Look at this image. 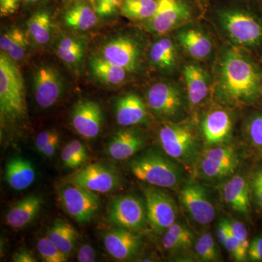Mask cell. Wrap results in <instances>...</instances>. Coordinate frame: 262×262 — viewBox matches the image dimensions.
I'll return each mask as SVG.
<instances>
[{"label":"cell","mask_w":262,"mask_h":262,"mask_svg":"<svg viewBox=\"0 0 262 262\" xmlns=\"http://www.w3.org/2000/svg\"><path fill=\"white\" fill-rule=\"evenodd\" d=\"M43 200L39 194H32L15 203L6 215L7 225L13 229L25 227L32 222L42 208Z\"/></svg>","instance_id":"obj_21"},{"label":"cell","mask_w":262,"mask_h":262,"mask_svg":"<svg viewBox=\"0 0 262 262\" xmlns=\"http://www.w3.org/2000/svg\"><path fill=\"white\" fill-rule=\"evenodd\" d=\"M115 113L117 123L125 127L142 123L147 116L145 103L134 94H127L117 100Z\"/></svg>","instance_id":"obj_19"},{"label":"cell","mask_w":262,"mask_h":262,"mask_svg":"<svg viewBox=\"0 0 262 262\" xmlns=\"http://www.w3.org/2000/svg\"><path fill=\"white\" fill-rule=\"evenodd\" d=\"M261 90L262 91V80H261Z\"/></svg>","instance_id":"obj_53"},{"label":"cell","mask_w":262,"mask_h":262,"mask_svg":"<svg viewBox=\"0 0 262 262\" xmlns=\"http://www.w3.org/2000/svg\"><path fill=\"white\" fill-rule=\"evenodd\" d=\"M130 168L136 178L154 187L173 188L180 180L181 173L177 165L156 152L136 158Z\"/></svg>","instance_id":"obj_3"},{"label":"cell","mask_w":262,"mask_h":262,"mask_svg":"<svg viewBox=\"0 0 262 262\" xmlns=\"http://www.w3.org/2000/svg\"><path fill=\"white\" fill-rule=\"evenodd\" d=\"M21 0H0V14L2 17L9 16L16 13Z\"/></svg>","instance_id":"obj_44"},{"label":"cell","mask_w":262,"mask_h":262,"mask_svg":"<svg viewBox=\"0 0 262 262\" xmlns=\"http://www.w3.org/2000/svg\"><path fill=\"white\" fill-rule=\"evenodd\" d=\"M47 236L63 252L70 255L75 247L78 234L65 221L57 220L48 231Z\"/></svg>","instance_id":"obj_29"},{"label":"cell","mask_w":262,"mask_h":262,"mask_svg":"<svg viewBox=\"0 0 262 262\" xmlns=\"http://www.w3.org/2000/svg\"><path fill=\"white\" fill-rule=\"evenodd\" d=\"M29 41L23 31L20 32L15 42L12 45L8 56L14 61H20L24 59L28 49Z\"/></svg>","instance_id":"obj_37"},{"label":"cell","mask_w":262,"mask_h":262,"mask_svg":"<svg viewBox=\"0 0 262 262\" xmlns=\"http://www.w3.org/2000/svg\"><path fill=\"white\" fill-rule=\"evenodd\" d=\"M21 29L13 27L5 32L0 38V48L4 53H8L12 45L15 42Z\"/></svg>","instance_id":"obj_40"},{"label":"cell","mask_w":262,"mask_h":262,"mask_svg":"<svg viewBox=\"0 0 262 262\" xmlns=\"http://www.w3.org/2000/svg\"><path fill=\"white\" fill-rule=\"evenodd\" d=\"M5 178L12 189L24 190L35 180V169L29 160L21 157H15L7 163Z\"/></svg>","instance_id":"obj_22"},{"label":"cell","mask_w":262,"mask_h":262,"mask_svg":"<svg viewBox=\"0 0 262 262\" xmlns=\"http://www.w3.org/2000/svg\"><path fill=\"white\" fill-rule=\"evenodd\" d=\"M85 42L75 37L66 36L60 39L57 46V55L66 65L77 69L82 63L85 53Z\"/></svg>","instance_id":"obj_28"},{"label":"cell","mask_w":262,"mask_h":262,"mask_svg":"<svg viewBox=\"0 0 262 262\" xmlns=\"http://www.w3.org/2000/svg\"><path fill=\"white\" fill-rule=\"evenodd\" d=\"M144 192L150 227L158 233L165 232L177 220L175 203L168 194L157 187H146Z\"/></svg>","instance_id":"obj_7"},{"label":"cell","mask_w":262,"mask_h":262,"mask_svg":"<svg viewBox=\"0 0 262 262\" xmlns=\"http://www.w3.org/2000/svg\"><path fill=\"white\" fill-rule=\"evenodd\" d=\"M79 262H93L96 260V252L94 248L90 245L84 244L81 246L77 254Z\"/></svg>","instance_id":"obj_46"},{"label":"cell","mask_w":262,"mask_h":262,"mask_svg":"<svg viewBox=\"0 0 262 262\" xmlns=\"http://www.w3.org/2000/svg\"><path fill=\"white\" fill-rule=\"evenodd\" d=\"M40 0H21L25 4H34V3H38Z\"/></svg>","instance_id":"obj_51"},{"label":"cell","mask_w":262,"mask_h":262,"mask_svg":"<svg viewBox=\"0 0 262 262\" xmlns=\"http://www.w3.org/2000/svg\"><path fill=\"white\" fill-rule=\"evenodd\" d=\"M219 77L221 93L232 102H251L261 89V77L256 67L237 48H229L224 53Z\"/></svg>","instance_id":"obj_1"},{"label":"cell","mask_w":262,"mask_h":262,"mask_svg":"<svg viewBox=\"0 0 262 262\" xmlns=\"http://www.w3.org/2000/svg\"><path fill=\"white\" fill-rule=\"evenodd\" d=\"M33 80L34 97L40 107H51L61 97L63 82L56 69L51 66H40L34 72Z\"/></svg>","instance_id":"obj_12"},{"label":"cell","mask_w":262,"mask_h":262,"mask_svg":"<svg viewBox=\"0 0 262 262\" xmlns=\"http://www.w3.org/2000/svg\"><path fill=\"white\" fill-rule=\"evenodd\" d=\"M28 30L37 44L46 45L49 42L52 34V19L47 10H37L29 19Z\"/></svg>","instance_id":"obj_31"},{"label":"cell","mask_w":262,"mask_h":262,"mask_svg":"<svg viewBox=\"0 0 262 262\" xmlns=\"http://www.w3.org/2000/svg\"><path fill=\"white\" fill-rule=\"evenodd\" d=\"M58 144H59V136L51 141V143L42 150L41 154L43 156L46 157V158H51L52 156L54 155L57 149H58Z\"/></svg>","instance_id":"obj_48"},{"label":"cell","mask_w":262,"mask_h":262,"mask_svg":"<svg viewBox=\"0 0 262 262\" xmlns=\"http://www.w3.org/2000/svg\"><path fill=\"white\" fill-rule=\"evenodd\" d=\"M188 98L192 105L201 103L208 96V82L204 71L198 65L189 63L184 67Z\"/></svg>","instance_id":"obj_26"},{"label":"cell","mask_w":262,"mask_h":262,"mask_svg":"<svg viewBox=\"0 0 262 262\" xmlns=\"http://www.w3.org/2000/svg\"><path fill=\"white\" fill-rule=\"evenodd\" d=\"M179 42L189 56L196 59H204L212 51V43L209 37L196 29H183L179 32Z\"/></svg>","instance_id":"obj_25"},{"label":"cell","mask_w":262,"mask_h":262,"mask_svg":"<svg viewBox=\"0 0 262 262\" xmlns=\"http://www.w3.org/2000/svg\"><path fill=\"white\" fill-rule=\"evenodd\" d=\"M248 258L252 261H262V235L255 237L250 243Z\"/></svg>","instance_id":"obj_42"},{"label":"cell","mask_w":262,"mask_h":262,"mask_svg":"<svg viewBox=\"0 0 262 262\" xmlns=\"http://www.w3.org/2000/svg\"><path fill=\"white\" fill-rule=\"evenodd\" d=\"M0 114L2 122L15 123L27 115L23 77L8 55H0Z\"/></svg>","instance_id":"obj_2"},{"label":"cell","mask_w":262,"mask_h":262,"mask_svg":"<svg viewBox=\"0 0 262 262\" xmlns=\"http://www.w3.org/2000/svg\"><path fill=\"white\" fill-rule=\"evenodd\" d=\"M108 220L118 227L138 230L143 228L147 221L146 206L136 196H120L108 207Z\"/></svg>","instance_id":"obj_8"},{"label":"cell","mask_w":262,"mask_h":262,"mask_svg":"<svg viewBox=\"0 0 262 262\" xmlns=\"http://www.w3.org/2000/svg\"><path fill=\"white\" fill-rule=\"evenodd\" d=\"M151 63L160 70H170L177 63V53L174 43L163 38L151 46L149 52Z\"/></svg>","instance_id":"obj_30"},{"label":"cell","mask_w":262,"mask_h":262,"mask_svg":"<svg viewBox=\"0 0 262 262\" xmlns=\"http://www.w3.org/2000/svg\"><path fill=\"white\" fill-rule=\"evenodd\" d=\"M63 20L67 27L87 31L96 25L98 15L89 2L77 0L66 11Z\"/></svg>","instance_id":"obj_24"},{"label":"cell","mask_w":262,"mask_h":262,"mask_svg":"<svg viewBox=\"0 0 262 262\" xmlns=\"http://www.w3.org/2000/svg\"><path fill=\"white\" fill-rule=\"evenodd\" d=\"M196 252L201 259L205 261H218L220 258L218 248L211 234H203L195 245Z\"/></svg>","instance_id":"obj_35"},{"label":"cell","mask_w":262,"mask_h":262,"mask_svg":"<svg viewBox=\"0 0 262 262\" xmlns=\"http://www.w3.org/2000/svg\"><path fill=\"white\" fill-rule=\"evenodd\" d=\"M103 121L102 108L93 101H80L72 114V124L75 130L86 139H94L101 132Z\"/></svg>","instance_id":"obj_15"},{"label":"cell","mask_w":262,"mask_h":262,"mask_svg":"<svg viewBox=\"0 0 262 262\" xmlns=\"http://www.w3.org/2000/svg\"><path fill=\"white\" fill-rule=\"evenodd\" d=\"M158 9L148 21L150 32L163 35L190 18L189 7L181 0H158Z\"/></svg>","instance_id":"obj_10"},{"label":"cell","mask_w":262,"mask_h":262,"mask_svg":"<svg viewBox=\"0 0 262 262\" xmlns=\"http://www.w3.org/2000/svg\"><path fill=\"white\" fill-rule=\"evenodd\" d=\"M238 163V158L233 148L216 146L206 151L200 163V168L207 178L221 179L233 173Z\"/></svg>","instance_id":"obj_11"},{"label":"cell","mask_w":262,"mask_h":262,"mask_svg":"<svg viewBox=\"0 0 262 262\" xmlns=\"http://www.w3.org/2000/svg\"><path fill=\"white\" fill-rule=\"evenodd\" d=\"M123 0H91L90 2L96 14L100 17H108L120 9Z\"/></svg>","instance_id":"obj_36"},{"label":"cell","mask_w":262,"mask_h":262,"mask_svg":"<svg viewBox=\"0 0 262 262\" xmlns=\"http://www.w3.org/2000/svg\"><path fill=\"white\" fill-rule=\"evenodd\" d=\"M193 234L185 226L175 222L165 230L163 235V247L168 251H177L191 247Z\"/></svg>","instance_id":"obj_32"},{"label":"cell","mask_w":262,"mask_h":262,"mask_svg":"<svg viewBox=\"0 0 262 262\" xmlns=\"http://www.w3.org/2000/svg\"><path fill=\"white\" fill-rule=\"evenodd\" d=\"M231 117L225 110H216L205 117L202 124V130L208 145H214L224 142L232 130Z\"/></svg>","instance_id":"obj_20"},{"label":"cell","mask_w":262,"mask_h":262,"mask_svg":"<svg viewBox=\"0 0 262 262\" xmlns=\"http://www.w3.org/2000/svg\"><path fill=\"white\" fill-rule=\"evenodd\" d=\"M253 184H257V185L262 186V168L255 175L254 179H253Z\"/></svg>","instance_id":"obj_50"},{"label":"cell","mask_w":262,"mask_h":262,"mask_svg":"<svg viewBox=\"0 0 262 262\" xmlns=\"http://www.w3.org/2000/svg\"><path fill=\"white\" fill-rule=\"evenodd\" d=\"M58 136L59 135L56 130H45L39 133L36 138V148L39 152H42V150L51 143V141Z\"/></svg>","instance_id":"obj_41"},{"label":"cell","mask_w":262,"mask_h":262,"mask_svg":"<svg viewBox=\"0 0 262 262\" xmlns=\"http://www.w3.org/2000/svg\"><path fill=\"white\" fill-rule=\"evenodd\" d=\"M64 182L93 192L107 193L120 187V177L116 170L107 165L91 163L70 174Z\"/></svg>","instance_id":"obj_6"},{"label":"cell","mask_w":262,"mask_h":262,"mask_svg":"<svg viewBox=\"0 0 262 262\" xmlns=\"http://www.w3.org/2000/svg\"><path fill=\"white\" fill-rule=\"evenodd\" d=\"M69 144H70L71 148H72L74 155H75L79 164H80V165H82L87 160L88 158H89V155H88L85 146L78 140L70 141Z\"/></svg>","instance_id":"obj_45"},{"label":"cell","mask_w":262,"mask_h":262,"mask_svg":"<svg viewBox=\"0 0 262 262\" xmlns=\"http://www.w3.org/2000/svg\"><path fill=\"white\" fill-rule=\"evenodd\" d=\"M37 248L43 261L65 262L68 260L69 255L63 252L48 236L37 241Z\"/></svg>","instance_id":"obj_34"},{"label":"cell","mask_w":262,"mask_h":262,"mask_svg":"<svg viewBox=\"0 0 262 262\" xmlns=\"http://www.w3.org/2000/svg\"><path fill=\"white\" fill-rule=\"evenodd\" d=\"M180 200L186 211L196 223L206 225L214 220V206L199 184L192 182L185 184L181 190Z\"/></svg>","instance_id":"obj_13"},{"label":"cell","mask_w":262,"mask_h":262,"mask_svg":"<svg viewBox=\"0 0 262 262\" xmlns=\"http://www.w3.org/2000/svg\"><path fill=\"white\" fill-rule=\"evenodd\" d=\"M13 261L15 262H36L37 261L34 255L27 250H20L13 255Z\"/></svg>","instance_id":"obj_47"},{"label":"cell","mask_w":262,"mask_h":262,"mask_svg":"<svg viewBox=\"0 0 262 262\" xmlns=\"http://www.w3.org/2000/svg\"><path fill=\"white\" fill-rule=\"evenodd\" d=\"M144 139L136 130L125 129L117 131L108 142L106 153L113 159H128L144 146Z\"/></svg>","instance_id":"obj_18"},{"label":"cell","mask_w":262,"mask_h":262,"mask_svg":"<svg viewBox=\"0 0 262 262\" xmlns=\"http://www.w3.org/2000/svg\"><path fill=\"white\" fill-rule=\"evenodd\" d=\"M58 196L66 213L80 224L89 222L99 209V198L85 188L65 184Z\"/></svg>","instance_id":"obj_5"},{"label":"cell","mask_w":262,"mask_h":262,"mask_svg":"<svg viewBox=\"0 0 262 262\" xmlns=\"http://www.w3.org/2000/svg\"><path fill=\"white\" fill-rule=\"evenodd\" d=\"M158 5V0H123L120 12L130 20H149L155 15Z\"/></svg>","instance_id":"obj_33"},{"label":"cell","mask_w":262,"mask_h":262,"mask_svg":"<svg viewBox=\"0 0 262 262\" xmlns=\"http://www.w3.org/2000/svg\"><path fill=\"white\" fill-rule=\"evenodd\" d=\"M91 71L98 80L110 85L121 84L126 79L128 71L103 58L95 56L90 62Z\"/></svg>","instance_id":"obj_27"},{"label":"cell","mask_w":262,"mask_h":262,"mask_svg":"<svg viewBox=\"0 0 262 262\" xmlns=\"http://www.w3.org/2000/svg\"><path fill=\"white\" fill-rule=\"evenodd\" d=\"M230 225L232 232H233L234 235L235 236L236 238L238 241L241 248L248 254L250 242L248 241V233L246 226L242 222H238V221L230 222Z\"/></svg>","instance_id":"obj_39"},{"label":"cell","mask_w":262,"mask_h":262,"mask_svg":"<svg viewBox=\"0 0 262 262\" xmlns=\"http://www.w3.org/2000/svg\"><path fill=\"white\" fill-rule=\"evenodd\" d=\"M248 134L254 145L262 146V115L253 117L248 124Z\"/></svg>","instance_id":"obj_38"},{"label":"cell","mask_w":262,"mask_h":262,"mask_svg":"<svg viewBox=\"0 0 262 262\" xmlns=\"http://www.w3.org/2000/svg\"><path fill=\"white\" fill-rule=\"evenodd\" d=\"M61 160L63 165L67 168L71 169H75L80 166L75 155H74L73 151L70 145V144H66L63 146L61 151Z\"/></svg>","instance_id":"obj_43"},{"label":"cell","mask_w":262,"mask_h":262,"mask_svg":"<svg viewBox=\"0 0 262 262\" xmlns=\"http://www.w3.org/2000/svg\"><path fill=\"white\" fill-rule=\"evenodd\" d=\"M159 139L165 152L174 159L187 160L194 152V135L185 125L165 124L159 131Z\"/></svg>","instance_id":"obj_9"},{"label":"cell","mask_w":262,"mask_h":262,"mask_svg":"<svg viewBox=\"0 0 262 262\" xmlns=\"http://www.w3.org/2000/svg\"><path fill=\"white\" fill-rule=\"evenodd\" d=\"M253 186L256 201L262 206V186L257 184H253Z\"/></svg>","instance_id":"obj_49"},{"label":"cell","mask_w":262,"mask_h":262,"mask_svg":"<svg viewBox=\"0 0 262 262\" xmlns=\"http://www.w3.org/2000/svg\"><path fill=\"white\" fill-rule=\"evenodd\" d=\"M220 21L232 42L254 48L262 43V24L256 17L242 10L228 9L220 13Z\"/></svg>","instance_id":"obj_4"},{"label":"cell","mask_w":262,"mask_h":262,"mask_svg":"<svg viewBox=\"0 0 262 262\" xmlns=\"http://www.w3.org/2000/svg\"><path fill=\"white\" fill-rule=\"evenodd\" d=\"M72 1H76V0H72ZM84 1L89 2V3H90V2L91 1V0H84Z\"/></svg>","instance_id":"obj_52"},{"label":"cell","mask_w":262,"mask_h":262,"mask_svg":"<svg viewBox=\"0 0 262 262\" xmlns=\"http://www.w3.org/2000/svg\"><path fill=\"white\" fill-rule=\"evenodd\" d=\"M105 249L119 261L134 257L141 247L140 236L130 229L118 227L112 229L103 237Z\"/></svg>","instance_id":"obj_16"},{"label":"cell","mask_w":262,"mask_h":262,"mask_svg":"<svg viewBox=\"0 0 262 262\" xmlns=\"http://www.w3.org/2000/svg\"><path fill=\"white\" fill-rule=\"evenodd\" d=\"M141 51L138 43L132 38L117 37L103 45L101 56L107 61L125 69L129 72L137 68Z\"/></svg>","instance_id":"obj_14"},{"label":"cell","mask_w":262,"mask_h":262,"mask_svg":"<svg viewBox=\"0 0 262 262\" xmlns=\"http://www.w3.org/2000/svg\"><path fill=\"white\" fill-rule=\"evenodd\" d=\"M147 101L150 108L161 117L174 116L182 107L180 91L173 84L167 82L151 86L148 91Z\"/></svg>","instance_id":"obj_17"},{"label":"cell","mask_w":262,"mask_h":262,"mask_svg":"<svg viewBox=\"0 0 262 262\" xmlns=\"http://www.w3.org/2000/svg\"><path fill=\"white\" fill-rule=\"evenodd\" d=\"M225 203L234 211L243 215L250 211V195L248 183L241 176H236L227 182L223 188Z\"/></svg>","instance_id":"obj_23"}]
</instances>
